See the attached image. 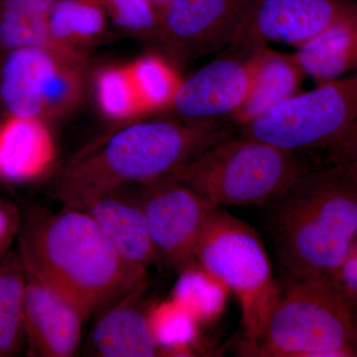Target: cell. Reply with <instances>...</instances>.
I'll use <instances>...</instances> for the list:
<instances>
[{
    "mask_svg": "<svg viewBox=\"0 0 357 357\" xmlns=\"http://www.w3.org/2000/svg\"><path fill=\"white\" fill-rule=\"evenodd\" d=\"M248 356H357V307L325 281H287Z\"/></svg>",
    "mask_w": 357,
    "mask_h": 357,
    "instance_id": "obj_5",
    "label": "cell"
},
{
    "mask_svg": "<svg viewBox=\"0 0 357 357\" xmlns=\"http://www.w3.org/2000/svg\"><path fill=\"white\" fill-rule=\"evenodd\" d=\"M56 158L57 146L48 122L8 114L0 119V182H37L50 172Z\"/></svg>",
    "mask_w": 357,
    "mask_h": 357,
    "instance_id": "obj_15",
    "label": "cell"
},
{
    "mask_svg": "<svg viewBox=\"0 0 357 357\" xmlns=\"http://www.w3.org/2000/svg\"><path fill=\"white\" fill-rule=\"evenodd\" d=\"M26 272L20 253L0 258V357L17 356L25 347Z\"/></svg>",
    "mask_w": 357,
    "mask_h": 357,
    "instance_id": "obj_20",
    "label": "cell"
},
{
    "mask_svg": "<svg viewBox=\"0 0 357 357\" xmlns=\"http://www.w3.org/2000/svg\"><path fill=\"white\" fill-rule=\"evenodd\" d=\"M253 0H168L160 11L158 43L175 65L231 44Z\"/></svg>",
    "mask_w": 357,
    "mask_h": 357,
    "instance_id": "obj_11",
    "label": "cell"
},
{
    "mask_svg": "<svg viewBox=\"0 0 357 357\" xmlns=\"http://www.w3.org/2000/svg\"><path fill=\"white\" fill-rule=\"evenodd\" d=\"M88 56L50 46L15 49L0 63V103L6 114L48 122L79 109L88 88Z\"/></svg>",
    "mask_w": 357,
    "mask_h": 357,
    "instance_id": "obj_8",
    "label": "cell"
},
{
    "mask_svg": "<svg viewBox=\"0 0 357 357\" xmlns=\"http://www.w3.org/2000/svg\"><path fill=\"white\" fill-rule=\"evenodd\" d=\"M241 133L305 155H325L337 165L357 130V70L300 91Z\"/></svg>",
    "mask_w": 357,
    "mask_h": 357,
    "instance_id": "obj_6",
    "label": "cell"
},
{
    "mask_svg": "<svg viewBox=\"0 0 357 357\" xmlns=\"http://www.w3.org/2000/svg\"><path fill=\"white\" fill-rule=\"evenodd\" d=\"M306 77L295 54L276 51L270 46L256 49L250 89L230 121L239 128L248 126L300 93Z\"/></svg>",
    "mask_w": 357,
    "mask_h": 357,
    "instance_id": "obj_17",
    "label": "cell"
},
{
    "mask_svg": "<svg viewBox=\"0 0 357 357\" xmlns=\"http://www.w3.org/2000/svg\"><path fill=\"white\" fill-rule=\"evenodd\" d=\"M149 1L152 2L159 9V11H161V9L163 8L168 0H149Z\"/></svg>",
    "mask_w": 357,
    "mask_h": 357,
    "instance_id": "obj_30",
    "label": "cell"
},
{
    "mask_svg": "<svg viewBox=\"0 0 357 357\" xmlns=\"http://www.w3.org/2000/svg\"><path fill=\"white\" fill-rule=\"evenodd\" d=\"M318 166L307 155L241 133L204 150L170 177L215 208L268 206Z\"/></svg>",
    "mask_w": 357,
    "mask_h": 357,
    "instance_id": "obj_4",
    "label": "cell"
},
{
    "mask_svg": "<svg viewBox=\"0 0 357 357\" xmlns=\"http://www.w3.org/2000/svg\"><path fill=\"white\" fill-rule=\"evenodd\" d=\"M2 55L0 54V63H1Z\"/></svg>",
    "mask_w": 357,
    "mask_h": 357,
    "instance_id": "obj_31",
    "label": "cell"
},
{
    "mask_svg": "<svg viewBox=\"0 0 357 357\" xmlns=\"http://www.w3.org/2000/svg\"><path fill=\"white\" fill-rule=\"evenodd\" d=\"M63 204L88 213L129 264L147 271L159 259L148 229L141 185L98 190Z\"/></svg>",
    "mask_w": 357,
    "mask_h": 357,
    "instance_id": "obj_13",
    "label": "cell"
},
{
    "mask_svg": "<svg viewBox=\"0 0 357 357\" xmlns=\"http://www.w3.org/2000/svg\"><path fill=\"white\" fill-rule=\"evenodd\" d=\"M107 18L123 31L158 43L160 11L149 0H100Z\"/></svg>",
    "mask_w": 357,
    "mask_h": 357,
    "instance_id": "obj_26",
    "label": "cell"
},
{
    "mask_svg": "<svg viewBox=\"0 0 357 357\" xmlns=\"http://www.w3.org/2000/svg\"><path fill=\"white\" fill-rule=\"evenodd\" d=\"M182 79L167 112L189 121L229 119L241 107L250 89L255 50L229 48Z\"/></svg>",
    "mask_w": 357,
    "mask_h": 357,
    "instance_id": "obj_12",
    "label": "cell"
},
{
    "mask_svg": "<svg viewBox=\"0 0 357 357\" xmlns=\"http://www.w3.org/2000/svg\"><path fill=\"white\" fill-rule=\"evenodd\" d=\"M100 0H57L47 15L49 39L59 48L86 54L107 27Z\"/></svg>",
    "mask_w": 357,
    "mask_h": 357,
    "instance_id": "obj_19",
    "label": "cell"
},
{
    "mask_svg": "<svg viewBox=\"0 0 357 357\" xmlns=\"http://www.w3.org/2000/svg\"><path fill=\"white\" fill-rule=\"evenodd\" d=\"M23 213L13 201L0 192V258L10 251L22 227Z\"/></svg>",
    "mask_w": 357,
    "mask_h": 357,
    "instance_id": "obj_27",
    "label": "cell"
},
{
    "mask_svg": "<svg viewBox=\"0 0 357 357\" xmlns=\"http://www.w3.org/2000/svg\"><path fill=\"white\" fill-rule=\"evenodd\" d=\"M148 323L162 356H190L199 338V324L173 299L147 309Z\"/></svg>",
    "mask_w": 357,
    "mask_h": 357,
    "instance_id": "obj_24",
    "label": "cell"
},
{
    "mask_svg": "<svg viewBox=\"0 0 357 357\" xmlns=\"http://www.w3.org/2000/svg\"><path fill=\"white\" fill-rule=\"evenodd\" d=\"M294 54L317 84L351 74L357 70V18L331 28Z\"/></svg>",
    "mask_w": 357,
    "mask_h": 357,
    "instance_id": "obj_18",
    "label": "cell"
},
{
    "mask_svg": "<svg viewBox=\"0 0 357 357\" xmlns=\"http://www.w3.org/2000/svg\"><path fill=\"white\" fill-rule=\"evenodd\" d=\"M195 261L222 282L238 301L243 351L255 344L281 291L257 232L217 208L199 238Z\"/></svg>",
    "mask_w": 357,
    "mask_h": 357,
    "instance_id": "obj_7",
    "label": "cell"
},
{
    "mask_svg": "<svg viewBox=\"0 0 357 357\" xmlns=\"http://www.w3.org/2000/svg\"><path fill=\"white\" fill-rule=\"evenodd\" d=\"M25 272L26 354L34 357L74 356L89 314L38 277Z\"/></svg>",
    "mask_w": 357,
    "mask_h": 357,
    "instance_id": "obj_14",
    "label": "cell"
},
{
    "mask_svg": "<svg viewBox=\"0 0 357 357\" xmlns=\"http://www.w3.org/2000/svg\"><path fill=\"white\" fill-rule=\"evenodd\" d=\"M232 121L162 119L130 121L75 155L57 188L63 204L109 188L146 185L220 141L234 136Z\"/></svg>",
    "mask_w": 357,
    "mask_h": 357,
    "instance_id": "obj_2",
    "label": "cell"
},
{
    "mask_svg": "<svg viewBox=\"0 0 357 357\" xmlns=\"http://www.w3.org/2000/svg\"><path fill=\"white\" fill-rule=\"evenodd\" d=\"M128 66L144 114L165 112L182 82L175 65L168 58L148 54Z\"/></svg>",
    "mask_w": 357,
    "mask_h": 357,
    "instance_id": "obj_23",
    "label": "cell"
},
{
    "mask_svg": "<svg viewBox=\"0 0 357 357\" xmlns=\"http://www.w3.org/2000/svg\"><path fill=\"white\" fill-rule=\"evenodd\" d=\"M330 283L357 307V238Z\"/></svg>",
    "mask_w": 357,
    "mask_h": 357,
    "instance_id": "obj_28",
    "label": "cell"
},
{
    "mask_svg": "<svg viewBox=\"0 0 357 357\" xmlns=\"http://www.w3.org/2000/svg\"><path fill=\"white\" fill-rule=\"evenodd\" d=\"M337 167H340V168H342L347 175L351 176V178H354V180L357 181V145L356 149H354V153L351 154V156L349 157V158L347 159L342 165Z\"/></svg>",
    "mask_w": 357,
    "mask_h": 357,
    "instance_id": "obj_29",
    "label": "cell"
},
{
    "mask_svg": "<svg viewBox=\"0 0 357 357\" xmlns=\"http://www.w3.org/2000/svg\"><path fill=\"white\" fill-rule=\"evenodd\" d=\"M267 206L287 281L330 283L357 238V181L340 167L318 166Z\"/></svg>",
    "mask_w": 357,
    "mask_h": 357,
    "instance_id": "obj_3",
    "label": "cell"
},
{
    "mask_svg": "<svg viewBox=\"0 0 357 357\" xmlns=\"http://www.w3.org/2000/svg\"><path fill=\"white\" fill-rule=\"evenodd\" d=\"M18 243L26 271L89 316L146 285V270L129 264L95 220L74 206L25 211Z\"/></svg>",
    "mask_w": 357,
    "mask_h": 357,
    "instance_id": "obj_1",
    "label": "cell"
},
{
    "mask_svg": "<svg viewBox=\"0 0 357 357\" xmlns=\"http://www.w3.org/2000/svg\"><path fill=\"white\" fill-rule=\"evenodd\" d=\"M56 1L0 0V54L24 47H57L49 39L46 26L47 15Z\"/></svg>",
    "mask_w": 357,
    "mask_h": 357,
    "instance_id": "obj_21",
    "label": "cell"
},
{
    "mask_svg": "<svg viewBox=\"0 0 357 357\" xmlns=\"http://www.w3.org/2000/svg\"><path fill=\"white\" fill-rule=\"evenodd\" d=\"M145 288L136 289L100 312L89 338L96 356H162L150 331L147 309L141 304Z\"/></svg>",
    "mask_w": 357,
    "mask_h": 357,
    "instance_id": "obj_16",
    "label": "cell"
},
{
    "mask_svg": "<svg viewBox=\"0 0 357 357\" xmlns=\"http://www.w3.org/2000/svg\"><path fill=\"white\" fill-rule=\"evenodd\" d=\"M357 18V0H253L229 48L255 51L270 44L300 48Z\"/></svg>",
    "mask_w": 357,
    "mask_h": 357,
    "instance_id": "obj_9",
    "label": "cell"
},
{
    "mask_svg": "<svg viewBox=\"0 0 357 357\" xmlns=\"http://www.w3.org/2000/svg\"><path fill=\"white\" fill-rule=\"evenodd\" d=\"M141 187L148 229L157 255L180 271L195 261L199 238L217 208L174 178Z\"/></svg>",
    "mask_w": 357,
    "mask_h": 357,
    "instance_id": "obj_10",
    "label": "cell"
},
{
    "mask_svg": "<svg viewBox=\"0 0 357 357\" xmlns=\"http://www.w3.org/2000/svg\"><path fill=\"white\" fill-rule=\"evenodd\" d=\"M93 89L103 116L130 122L144 114L128 66H105L96 72Z\"/></svg>",
    "mask_w": 357,
    "mask_h": 357,
    "instance_id": "obj_25",
    "label": "cell"
},
{
    "mask_svg": "<svg viewBox=\"0 0 357 357\" xmlns=\"http://www.w3.org/2000/svg\"><path fill=\"white\" fill-rule=\"evenodd\" d=\"M229 290L196 261L180 270L171 299L198 321L199 326L215 323L222 316Z\"/></svg>",
    "mask_w": 357,
    "mask_h": 357,
    "instance_id": "obj_22",
    "label": "cell"
}]
</instances>
